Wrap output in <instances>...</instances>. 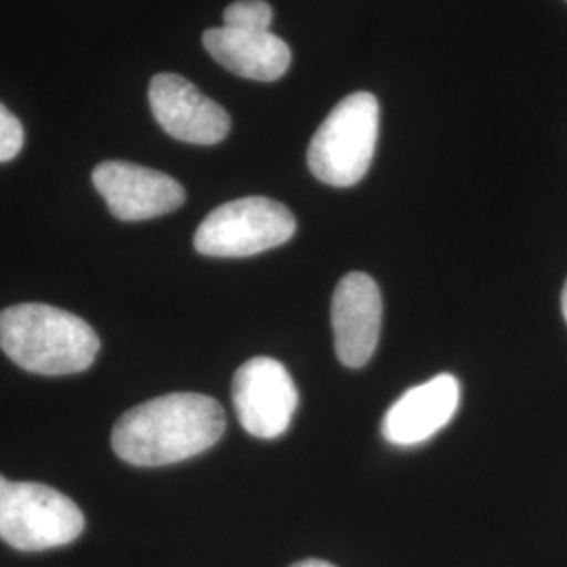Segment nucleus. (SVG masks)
Instances as JSON below:
<instances>
[{"mask_svg":"<svg viewBox=\"0 0 567 567\" xmlns=\"http://www.w3.org/2000/svg\"><path fill=\"white\" fill-rule=\"evenodd\" d=\"M295 231V215L284 204L250 196L215 208L196 229L194 246L204 257L240 259L282 246Z\"/></svg>","mask_w":567,"mask_h":567,"instance_id":"423d86ee","label":"nucleus"},{"mask_svg":"<svg viewBox=\"0 0 567 567\" xmlns=\"http://www.w3.org/2000/svg\"><path fill=\"white\" fill-rule=\"evenodd\" d=\"M0 347L16 364L44 377L91 368L102 341L82 318L44 303H20L0 311Z\"/></svg>","mask_w":567,"mask_h":567,"instance_id":"f03ea898","label":"nucleus"},{"mask_svg":"<svg viewBox=\"0 0 567 567\" xmlns=\"http://www.w3.org/2000/svg\"><path fill=\"white\" fill-rule=\"evenodd\" d=\"M290 567H337L332 566V564H328V561H322V559H303V561H299V564H295V566Z\"/></svg>","mask_w":567,"mask_h":567,"instance_id":"ddd939ff","label":"nucleus"},{"mask_svg":"<svg viewBox=\"0 0 567 567\" xmlns=\"http://www.w3.org/2000/svg\"><path fill=\"white\" fill-rule=\"evenodd\" d=\"M379 137V100L353 93L337 103L307 150L316 179L332 187H351L364 179Z\"/></svg>","mask_w":567,"mask_h":567,"instance_id":"7ed1b4c3","label":"nucleus"},{"mask_svg":"<svg viewBox=\"0 0 567 567\" xmlns=\"http://www.w3.org/2000/svg\"><path fill=\"white\" fill-rule=\"evenodd\" d=\"M274 9L265 0H238L225 9L224 25L208 28L204 49L231 74L248 81L274 82L290 68V47L269 32Z\"/></svg>","mask_w":567,"mask_h":567,"instance_id":"20e7f679","label":"nucleus"},{"mask_svg":"<svg viewBox=\"0 0 567 567\" xmlns=\"http://www.w3.org/2000/svg\"><path fill=\"white\" fill-rule=\"evenodd\" d=\"M93 185L121 221H145L177 210L185 203L179 182L140 164L107 161L93 171Z\"/></svg>","mask_w":567,"mask_h":567,"instance_id":"6e6552de","label":"nucleus"},{"mask_svg":"<svg viewBox=\"0 0 567 567\" xmlns=\"http://www.w3.org/2000/svg\"><path fill=\"white\" fill-rule=\"evenodd\" d=\"M224 431L225 412L217 400L168 393L124 412L112 431V447L128 465H175L210 450Z\"/></svg>","mask_w":567,"mask_h":567,"instance_id":"f257e3e1","label":"nucleus"},{"mask_svg":"<svg viewBox=\"0 0 567 567\" xmlns=\"http://www.w3.org/2000/svg\"><path fill=\"white\" fill-rule=\"evenodd\" d=\"M383 322V299L377 282L362 271L347 274L332 295V332L339 360L362 368L377 351Z\"/></svg>","mask_w":567,"mask_h":567,"instance_id":"9d476101","label":"nucleus"},{"mask_svg":"<svg viewBox=\"0 0 567 567\" xmlns=\"http://www.w3.org/2000/svg\"><path fill=\"white\" fill-rule=\"evenodd\" d=\"M461 404V385L456 377L440 374L423 385L408 389L386 410L381 431L393 446H416L431 440L454 419Z\"/></svg>","mask_w":567,"mask_h":567,"instance_id":"9b49d317","label":"nucleus"},{"mask_svg":"<svg viewBox=\"0 0 567 567\" xmlns=\"http://www.w3.org/2000/svg\"><path fill=\"white\" fill-rule=\"evenodd\" d=\"M561 309H564V316H566L567 322V282L564 286V292H561Z\"/></svg>","mask_w":567,"mask_h":567,"instance_id":"4468645a","label":"nucleus"},{"mask_svg":"<svg viewBox=\"0 0 567 567\" xmlns=\"http://www.w3.org/2000/svg\"><path fill=\"white\" fill-rule=\"evenodd\" d=\"M82 532L81 508L60 489L0 475V538L9 547L25 553L65 547Z\"/></svg>","mask_w":567,"mask_h":567,"instance_id":"39448f33","label":"nucleus"},{"mask_svg":"<svg viewBox=\"0 0 567 567\" xmlns=\"http://www.w3.org/2000/svg\"><path fill=\"white\" fill-rule=\"evenodd\" d=\"M231 400L246 433L259 440H276L290 426L299 391L282 362L261 355L238 368Z\"/></svg>","mask_w":567,"mask_h":567,"instance_id":"0eeeda50","label":"nucleus"},{"mask_svg":"<svg viewBox=\"0 0 567 567\" xmlns=\"http://www.w3.org/2000/svg\"><path fill=\"white\" fill-rule=\"evenodd\" d=\"M150 107L164 133L177 142L215 145L224 142L231 128L225 107L177 74L164 72L152 79Z\"/></svg>","mask_w":567,"mask_h":567,"instance_id":"1a4fd4ad","label":"nucleus"},{"mask_svg":"<svg viewBox=\"0 0 567 567\" xmlns=\"http://www.w3.org/2000/svg\"><path fill=\"white\" fill-rule=\"evenodd\" d=\"M23 137L20 118L0 103V163H9L20 156Z\"/></svg>","mask_w":567,"mask_h":567,"instance_id":"f8f14e48","label":"nucleus"}]
</instances>
